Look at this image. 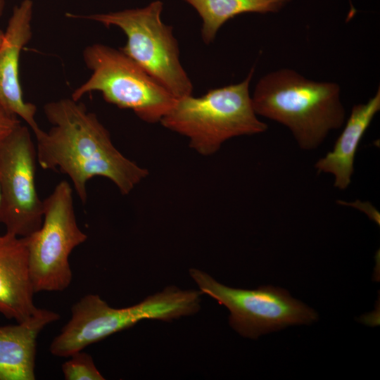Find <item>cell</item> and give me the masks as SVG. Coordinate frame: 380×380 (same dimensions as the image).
<instances>
[{
    "label": "cell",
    "instance_id": "cell-18",
    "mask_svg": "<svg viewBox=\"0 0 380 380\" xmlns=\"http://www.w3.org/2000/svg\"><path fill=\"white\" fill-rule=\"evenodd\" d=\"M5 0H0V17L3 15L5 8Z\"/></svg>",
    "mask_w": 380,
    "mask_h": 380
},
{
    "label": "cell",
    "instance_id": "cell-8",
    "mask_svg": "<svg viewBox=\"0 0 380 380\" xmlns=\"http://www.w3.org/2000/svg\"><path fill=\"white\" fill-rule=\"evenodd\" d=\"M189 274L202 293L229 310V325L243 337L255 339L290 325L310 324L318 318L313 309L292 298L284 289L272 286L253 290L234 289L198 269H190Z\"/></svg>",
    "mask_w": 380,
    "mask_h": 380
},
{
    "label": "cell",
    "instance_id": "cell-14",
    "mask_svg": "<svg viewBox=\"0 0 380 380\" xmlns=\"http://www.w3.org/2000/svg\"><path fill=\"white\" fill-rule=\"evenodd\" d=\"M203 20L201 37L212 42L220 28L229 20L246 13H277L291 0H184Z\"/></svg>",
    "mask_w": 380,
    "mask_h": 380
},
{
    "label": "cell",
    "instance_id": "cell-20",
    "mask_svg": "<svg viewBox=\"0 0 380 380\" xmlns=\"http://www.w3.org/2000/svg\"><path fill=\"white\" fill-rule=\"evenodd\" d=\"M1 189H0V208H1Z\"/></svg>",
    "mask_w": 380,
    "mask_h": 380
},
{
    "label": "cell",
    "instance_id": "cell-17",
    "mask_svg": "<svg viewBox=\"0 0 380 380\" xmlns=\"http://www.w3.org/2000/svg\"><path fill=\"white\" fill-rule=\"evenodd\" d=\"M337 203L343 205H350L365 212L370 219L376 222L380 223V215L377 210L369 202H361L356 201L354 202L348 203L346 201H338Z\"/></svg>",
    "mask_w": 380,
    "mask_h": 380
},
{
    "label": "cell",
    "instance_id": "cell-11",
    "mask_svg": "<svg viewBox=\"0 0 380 380\" xmlns=\"http://www.w3.org/2000/svg\"><path fill=\"white\" fill-rule=\"evenodd\" d=\"M30 274L26 237L7 232L0 235V313L17 322L38 309Z\"/></svg>",
    "mask_w": 380,
    "mask_h": 380
},
{
    "label": "cell",
    "instance_id": "cell-2",
    "mask_svg": "<svg viewBox=\"0 0 380 380\" xmlns=\"http://www.w3.org/2000/svg\"><path fill=\"white\" fill-rule=\"evenodd\" d=\"M251 99L258 115L287 127L305 151L318 148L346 122L338 84L309 80L290 68L263 75Z\"/></svg>",
    "mask_w": 380,
    "mask_h": 380
},
{
    "label": "cell",
    "instance_id": "cell-15",
    "mask_svg": "<svg viewBox=\"0 0 380 380\" xmlns=\"http://www.w3.org/2000/svg\"><path fill=\"white\" fill-rule=\"evenodd\" d=\"M62 365V372L65 380H104L96 368L92 357L82 350L69 356Z\"/></svg>",
    "mask_w": 380,
    "mask_h": 380
},
{
    "label": "cell",
    "instance_id": "cell-10",
    "mask_svg": "<svg viewBox=\"0 0 380 380\" xmlns=\"http://www.w3.org/2000/svg\"><path fill=\"white\" fill-rule=\"evenodd\" d=\"M33 2L23 0L13 7L0 45V103L23 120L34 134L41 128L35 120L37 108L24 100L20 81L21 51L32 38Z\"/></svg>",
    "mask_w": 380,
    "mask_h": 380
},
{
    "label": "cell",
    "instance_id": "cell-4",
    "mask_svg": "<svg viewBox=\"0 0 380 380\" xmlns=\"http://www.w3.org/2000/svg\"><path fill=\"white\" fill-rule=\"evenodd\" d=\"M255 69L242 82L209 90L200 97L177 99L160 122L186 137L189 146L208 156L227 140L265 132L268 126L260 120L252 103L249 86Z\"/></svg>",
    "mask_w": 380,
    "mask_h": 380
},
{
    "label": "cell",
    "instance_id": "cell-13",
    "mask_svg": "<svg viewBox=\"0 0 380 380\" xmlns=\"http://www.w3.org/2000/svg\"><path fill=\"white\" fill-rule=\"evenodd\" d=\"M380 110V88L363 103L353 106L349 118L332 149L320 158L315 168L318 173L331 174L334 186L344 190L351 183L358 146L376 113Z\"/></svg>",
    "mask_w": 380,
    "mask_h": 380
},
{
    "label": "cell",
    "instance_id": "cell-6",
    "mask_svg": "<svg viewBox=\"0 0 380 380\" xmlns=\"http://www.w3.org/2000/svg\"><path fill=\"white\" fill-rule=\"evenodd\" d=\"M89 78L72 93L78 101L91 91L120 108L132 110L148 123H156L172 109L177 99L120 49L101 44L83 51Z\"/></svg>",
    "mask_w": 380,
    "mask_h": 380
},
{
    "label": "cell",
    "instance_id": "cell-5",
    "mask_svg": "<svg viewBox=\"0 0 380 380\" xmlns=\"http://www.w3.org/2000/svg\"><path fill=\"white\" fill-rule=\"evenodd\" d=\"M163 6V2L155 1L144 8L67 15L120 28L127 42L120 50L179 99L191 95L193 86L180 62L172 27L161 20Z\"/></svg>",
    "mask_w": 380,
    "mask_h": 380
},
{
    "label": "cell",
    "instance_id": "cell-1",
    "mask_svg": "<svg viewBox=\"0 0 380 380\" xmlns=\"http://www.w3.org/2000/svg\"><path fill=\"white\" fill-rule=\"evenodd\" d=\"M44 111L52 126L34 134L37 163L68 176L83 203L87 182L95 177L108 179L127 195L148 175L115 148L109 132L83 103L62 99L46 103Z\"/></svg>",
    "mask_w": 380,
    "mask_h": 380
},
{
    "label": "cell",
    "instance_id": "cell-3",
    "mask_svg": "<svg viewBox=\"0 0 380 380\" xmlns=\"http://www.w3.org/2000/svg\"><path fill=\"white\" fill-rule=\"evenodd\" d=\"M201 294L171 286L124 308H112L99 295L87 294L72 306L71 317L51 341L50 352L67 357L143 319L170 322L194 315L201 308Z\"/></svg>",
    "mask_w": 380,
    "mask_h": 380
},
{
    "label": "cell",
    "instance_id": "cell-7",
    "mask_svg": "<svg viewBox=\"0 0 380 380\" xmlns=\"http://www.w3.org/2000/svg\"><path fill=\"white\" fill-rule=\"evenodd\" d=\"M43 201L42 224L26 236L30 274L35 293L63 291L72 279L70 255L87 235L77 224L68 181L60 182Z\"/></svg>",
    "mask_w": 380,
    "mask_h": 380
},
{
    "label": "cell",
    "instance_id": "cell-16",
    "mask_svg": "<svg viewBox=\"0 0 380 380\" xmlns=\"http://www.w3.org/2000/svg\"><path fill=\"white\" fill-rule=\"evenodd\" d=\"M20 125L19 118L0 103V147Z\"/></svg>",
    "mask_w": 380,
    "mask_h": 380
},
{
    "label": "cell",
    "instance_id": "cell-19",
    "mask_svg": "<svg viewBox=\"0 0 380 380\" xmlns=\"http://www.w3.org/2000/svg\"><path fill=\"white\" fill-rule=\"evenodd\" d=\"M4 35V31L0 30V45L3 41Z\"/></svg>",
    "mask_w": 380,
    "mask_h": 380
},
{
    "label": "cell",
    "instance_id": "cell-12",
    "mask_svg": "<svg viewBox=\"0 0 380 380\" xmlns=\"http://www.w3.org/2000/svg\"><path fill=\"white\" fill-rule=\"evenodd\" d=\"M60 319L52 310L38 308L27 319L0 326V380H34L37 340L48 324Z\"/></svg>",
    "mask_w": 380,
    "mask_h": 380
},
{
    "label": "cell",
    "instance_id": "cell-9",
    "mask_svg": "<svg viewBox=\"0 0 380 380\" xmlns=\"http://www.w3.org/2000/svg\"><path fill=\"white\" fill-rule=\"evenodd\" d=\"M36 147L27 126L20 125L0 147V222L7 232L26 237L39 229L44 201L35 184Z\"/></svg>",
    "mask_w": 380,
    "mask_h": 380
}]
</instances>
